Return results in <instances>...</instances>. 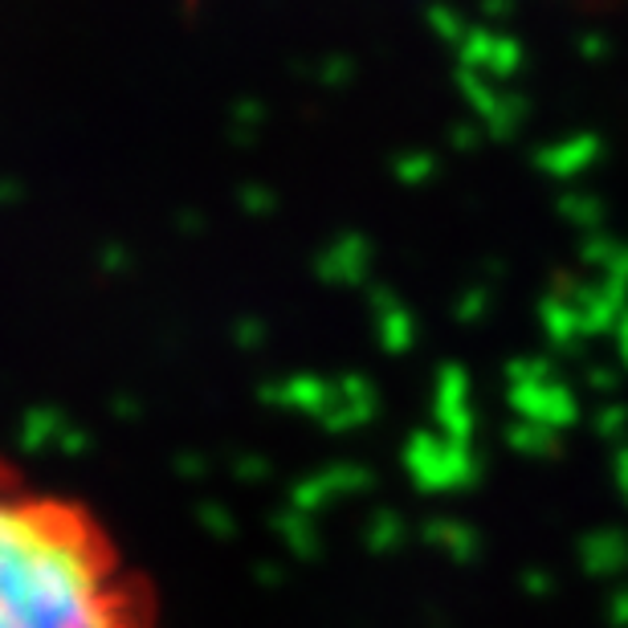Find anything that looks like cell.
I'll return each mask as SVG.
<instances>
[{
    "mask_svg": "<svg viewBox=\"0 0 628 628\" xmlns=\"http://www.w3.org/2000/svg\"><path fill=\"white\" fill-rule=\"evenodd\" d=\"M0 628H159V592L94 506L0 457Z\"/></svg>",
    "mask_w": 628,
    "mask_h": 628,
    "instance_id": "cell-1",
    "label": "cell"
}]
</instances>
